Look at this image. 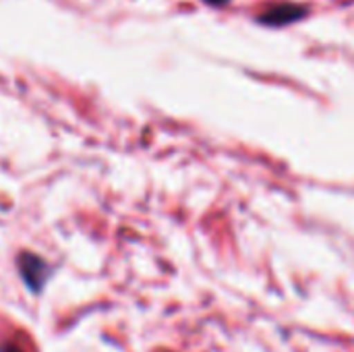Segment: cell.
<instances>
[{
    "instance_id": "cell-1",
    "label": "cell",
    "mask_w": 354,
    "mask_h": 352,
    "mask_svg": "<svg viewBox=\"0 0 354 352\" xmlns=\"http://www.w3.org/2000/svg\"><path fill=\"white\" fill-rule=\"evenodd\" d=\"M17 270H19V276H21L23 284L33 295H39L46 288V284H48V280L52 278V272H54L52 266L44 257H39L37 253H31V251L19 253Z\"/></svg>"
},
{
    "instance_id": "cell-2",
    "label": "cell",
    "mask_w": 354,
    "mask_h": 352,
    "mask_svg": "<svg viewBox=\"0 0 354 352\" xmlns=\"http://www.w3.org/2000/svg\"><path fill=\"white\" fill-rule=\"evenodd\" d=\"M307 15V8L301 6V4H276L272 8H268L259 21L268 23V25H274V27H282V25H288V23H295L299 19H303Z\"/></svg>"
},
{
    "instance_id": "cell-3",
    "label": "cell",
    "mask_w": 354,
    "mask_h": 352,
    "mask_svg": "<svg viewBox=\"0 0 354 352\" xmlns=\"http://www.w3.org/2000/svg\"><path fill=\"white\" fill-rule=\"evenodd\" d=\"M205 2H209V4H216V6H220V4H226V2H230V0H205Z\"/></svg>"
}]
</instances>
